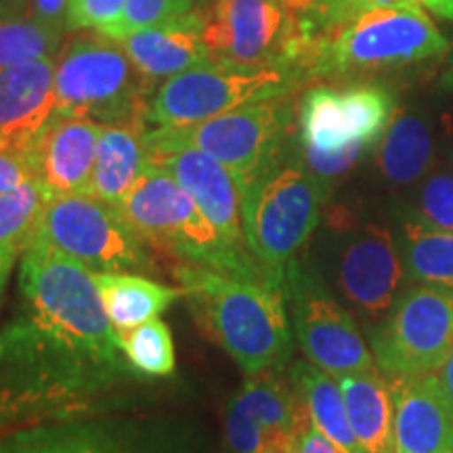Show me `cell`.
Instances as JSON below:
<instances>
[{
	"label": "cell",
	"mask_w": 453,
	"mask_h": 453,
	"mask_svg": "<svg viewBox=\"0 0 453 453\" xmlns=\"http://www.w3.org/2000/svg\"><path fill=\"white\" fill-rule=\"evenodd\" d=\"M294 453H342L321 430H317L311 422V426L300 434L296 451Z\"/></svg>",
	"instance_id": "37"
},
{
	"label": "cell",
	"mask_w": 453,
	"mask_h": 453,
	"mask_svg": "<svg viewBox=\"0 0 453 453\" xmlns=\"http://www.w3.org/2000/svg\"><path fill=\"white\" fill-rule=\"evenodd\" d=\"M441 453H453V447H451V449H445V451H441Z\"/></svg>",
	"instance_id": "45"
},
{
	"label": "cell",
	"mask_w": 453,
	"mask_h": 453,
	"mask_svg": "<svg viewBox=\"0 0 453 453\" xmlns=\"http://www.w3.org/2000/svg\"><path fill=\"white\" fill-rule=\"evenodd\" d=\"M395 401V453L453 447V403L433 373L388 376Z\"/></svg>",
	"instance_id": "18"
},
{
	"label": "cell",
	"mask_w": 453,
	"mask_h": 453,
	"mask_svg": "<svg viewBox=\"0 0 453 453\" xmlns=\"http://www.w3.org/2000/svg\"><path fill=\"white\" fill-rule=\"evenodd\" d=\"M407 3H420V0H313V4L300 19L303 21L304 38H307V47L317 38L326 36V34L353 21L361 13Z\"/></svg>",
	"instance_id": "31"
},
{
	"label": "cell",
	"mask_w": 453,
	"mask_h": 453,
	"mask_svg": "<svg viewBox=\"0 0 453 453\" xmlns=\"http://www.w3.org/2000/svg\"><path fill=\"white\" fill-rule=\"evenodd\" d=\"M55 110V57L0 72V147L27 150Z\"/></svg>",
	"instance_id": "19"
},
{
	"label": "cell",
	"mask_w": 453,
	"mask_h": 453,
	"mask_svg": "<svg viewBox=\"0 0 453 453\" xmlns=\"http://www.w3.org/2000/svg\"><path fill=\"white\" fill-rule=\"evenodd\" d=\"M211 4H212V0H197V7L203 9V11L211 9Z\"/></svg>",
	"instance_id": "44"
},
{
	"label": "cell",
	"mask_w": 453,
	"mask_h": 453,
	"mask_svg": "<svg viewBox=\"0 0 453 453\" xmlns=\"http://www.w3.org/2000/svg\"><path fill=\"white\" fill-rule=\"evenodd\" d=\"M124 355L133 370L143 378H168L174 373V342L170 327L160 317L133 330L118 332Z\"/></svg>",
	"instance_id": "30"
},
{
	"label": "cell",
	"mask_w": 453,
	"mask_h": 453,
	"mask_svg": "<svg viewBox=\"0 0 453 453\" xmlns=\"http://www.w3.org/2000/svg\"><path fill=\"white\" fill-rule=\"evenodd\" d=\"M27 180H34L30 151L19 147H0V194L13 191Z\"/></svg>",
	"instance_id": "35"
},
{
	"label": "cell",
	"mask_w": 453,
	"mask_h": 453,
	"mask_svg": "<svg viewBox=\"0 0 453 453\" xmlns=\"http://www.w3.org/2000/svg\"><path fill=\"white\" fill-rule=\"evenodd\" d=\"M147 150L150 162L166 170L194 197L197 208L231 250L243 258H257L243 231V191L225 164L197 147L147 145Z\"/></svg>",
	"instance_id": "15"
},
{
	"label": "cell",
	"mask_w": 453,
	"mask_h": 453,
	"mask_svg": "<svg viewBox=\"0 0 453 453\" xmlns=\"http://www.w3.org/2000/svg\"><path fill=\"white\" fill-rule=\"evenodd\" d=\"M67 4L70 0H30V15L42 24L64 30Z\"/></svg>",
	"instance_id": "36"
},
{
	"label": "cell",
	"mask_w": 453,
	"mask_h": 453,
	"mask_svg": "<svg viewBox=\"0 0 453 453\" xmlns=\"http://www.w3.org/2000/svg\"><path fill=\"white\" fill-rule=\"evenodd\" d=\"M0 453H145L128 430L111 422L67 418L11 428Z\"/></svg>",
	"instance_id": "21"
},
{
	"label": "cell",
	"mask_w": 453,
	"mask_h": 453,
	"mask_svg": "<svg viewBox=\"0 0 453 453\" xmlns=\"http://www.w3.org/2000/svg\"><path fill=\"white\" fill-rule=\"evenodd\" d=\"M393 111V95L378 84L311 88L298 107V139L307 168L319 179L347 173L384 137Z\"/></svg>",
	"instance_id": "6"
},
{
	"label": "cell",
	"mask_w": 453,
	"mask_h": 453,
	"mask_svg": "<svg viewBox=\"0 0 453 453\" xmlns=\"http://www.w3.org/2000/svg\"><path fill=\"white\" fill-rule=\"evenodd\" d=\"M174 280L197 326L242 372L281 370L290 359L286 277H240L180 263Z\"/></svg>",
	"instance_id": "2"
},
{
	"label": "cell",
	"mask_w": 453,
	"mask_h": 453,
	"mask_svg": "<svg viewBox=\"0 0 453 453\" xmlns=\"http://www.w3.org/2000/svg\"><path fill=\"white\" fill-rule=\"evenodd\" d=\"M150 84L120 42L99 32L82 34L55 64V111L104 127L147 128Z\"/></svg>",
	"instance_id": "5"
},
{
	"label": "cell",
	"mask_w": 453,
	"mask_h": 453,
	"mask_svg": "<svg viewBox=\"0 0 453 453\" xmlns=\"http://www.w3.org/2000/svg\"><path fill=\"white\" fill-rule=\"evenodd\" d=\"M105 313L116 332L133 330L160 317L183 298L180 288L166 286L139 273H93Z\"/></svg>",
	"instance_id": "24"
},
{
	"label": "cell",
	"mask_w": 453,
	"mask_h": 453,
	"mask_svg": "<svg viewBox=\"0 0 453 453\" xmlns=\"http://www.w3.org/2000/svg\"><path fill=\"white\" fill-rule=\"evenodd\" d=\"M61 32L24 13L0 17V72L24 61L55 57Z\"/></svg>",
	"instance_id": "28"
},
{
	"label": "cell",
	"mask_w": 453,
	"mask_h": 453,
	"mask_svg": "<svg viewBox=\"0 0 453 453\" xmlns=\"http://www.w3.org/2000/svg\"><path fill=\"white\" fill-rule=\"evenodd\" d=\"M286 4H290L292 9H296L300 15H304L309 11L311 4H313V0H283Z\"/></svg>",
	"instance_id": "43"
},
{
	"label": "cell",
	"mask_w": 453,
	"mask_h": 453,
	"mask_svg": "<svg viewBox=\"0 0 453 453\" xmlns=\"http://www.w3.org/2000/svg\"><path fill=\"white\" fill-rule=\"evenodd\" d=\"M405 267L387 226L367 225L347 243L338 263V286L365 315H387L399 296Z\"/></svg>",
	"instance_id": "17"
},
{
	"label": "cell",
	"mask_w": 453,
	"mask_h": 453,
	"mask_svg": "<svg viewBox=\"0 0 453 453\" xmlns=\"http://www.w3.org/2000/svg\"><path fill=\"white\" fill-rule=\"evenodd\" d=\"M30 9V0H0V17L26 13Z\"/></svg>",
	"instance_id": "41"
},
{
	"label": "cell",
	"mask_w": 453,
	"mask_h": 453,
	"mask_svg": "<svg viewBox=\"0 0 453 453\" xmlns=\"http://www.w3.org/2000/svg\"><path fill=\"white\" fill-rule=\"evenodd\" d=\"M127 0H70L65 30H95L105 34L120 19Z\"/></svg>",
	"instance_id": "34"
},
{
	"label": "cell",
	"mask_w": 453,
	"mask_h": 453,
	"mask_svg": "<svg viewBox=\"0 0 453 453\" xmlns=\"http://www.w3.org/2000/svg\"><path fill=\"white\" fill-rule=\"evenodd\" d=\"M433 376L437 378V382L441 384V388L445 390V395L449 396L453 403V350L447 355V359L441 364L437 370L433 372Z\"/></svg>",
	"instance_id": "38"
},
{
	"label": "cell",
	"mask_w": 453,
	"mask_h": 453,
	"mask_svg": "<svg viewBox=\"0 0 453 453\" xmlns=\"http://www.w3.org/2000/svg\"><path fill=\"white\" fill-rule=\"evenodd\" d=\"M403 257L405 273L413 281L430 283L453 290V234L424 225L416 217L401 223V240L396 243Z\"/></svg>",
	"instance_id": "26"
},
{
	"label": "cell",
	"mask_w": 453,
	"mask_h": 453,
	"mask_svg": "<svg viewBox=\"0 0 453 453\" xmlns=\"http://www.w3.org/2000/svg\"><path fill=\"white\" fill-rule=\"evenodd\" d=\"M424 7H428L434 13L453 21V0H420Z\"/></svg>",
	"instance_id": "40"
},
{
	"label": "cell",
	"mask_w": 453,
	"mask_h": 453,
	"mask_svg": "<svg viewBox=\"0 0 453 453\" xmlns=\"http://www.w3.org/2000/svg\"><path fill=\"white\" fill-rule=\"evenodd\" d=\"M303 15L283 0H212L203 24V42L219 64L275 67L298 82L307 50Z\"/></svg>",
	"instance_id": "10"
},
{
	"label": "cell",
	"mask_w": 453,
	"mask_h": 453,
	"mask_svg": "<svg viewBox=\"0 0 453 453\" xmlns=\"http://www.w3.org/2000/svg\"><path fill=\"white\" fill-rule=\"evenodd\" d=\"M296 84L290 72L275 67H235L212 61L168 78L151 95L145 120L156 128L187 127L235 107L281 99Z\"/></svg>",
	"instance_id": "11"
},
{
	"label": "cell",
	"mask_w": 453,
	"mask_h": 453,
	"mask_svg": "<svg viewBox=\"0 0 453 453\" xmlns=\"http://www.w3.org/2000/svg\"><path fill=\"white\" fill-rule=\"evenodd\" d=\"M47 194L36 179L0 194V252H24L47 206Z\"/></svg>",
	"instance_id": "29"
},
{
	"label": "cell",
	"mask_w": 453,
	"mask_h": 453,
	"mask_svg": "<svg viewBox=\"0 0 453 453\" xmlns=\"http://www.w3.org/2000/svg\"><path fill=\"white\" fill-rule=\"evenodd\" d=\"M206 13L208 11L197 9L168 24L128 34L118 42L145 78H150L151 82L162 78L168 81L177 73L214 61L203 42Z\"/></svg>",
	"instance_id": "20"
},
{
	"label": "cell",
	"mask_w": 453,
	"mask_h": 453,
	"mask_svg": "<svg viewBox=\"0 0 453 453\" xmlns=\"http://www.w3.org/2000/svg\"><path fill=\"white\" fill-rule=\"evenodd\" d=\"M324 183L307 168L277 164L243 189V231L254 257L286 277L300 248L319 223Z\"/></svg>",
	"instance_id": "7"
},
{
	"label": "cell",
	"mask_w": 453,
	"mask_h": 453,
	"mask_svg": "<svg viewBox=\"0 0 453 453\" xmlns=\"http://www.w3.org/2000/svg\"><path fill=\"white\" fill-rule=\"evenodd\" d=\"M449 42L418 3L372 9L307 47L300 78L380 72L439 59Z\"/></svg>",
	"instance_id": "3"
},
{
	"label": "cell",
	"mask_w": 453,
	"mask_h": 453,
	"mask_svg": "<svg viewBox=\"0 0 453 453\" xmlns=\"http://www.w3.org/2000/svg\"><path fill=\"white\" fill-rule=\"evenodd\" d=\"M349 420L364 453H395V401L390 380L367 370L338 376Z\"/></svg>",
	"instance_id": "22"
},
{
	"label": "cell",
	"mask_w": 453,
	"mask_h": 453,
	"mask_svg": "<svg viewBox=\"0 0 453 453\" xmlns=\"http://www.w3.org/2000/svg\"><path fill=\"white\" fill-rule=\"evenodd\" d=\"M433 157V139L420 118H395L384 133V141L378 154L382 174L393 183H411L420 179Z\"/></svg>",
	"instance_id": "27"
},
{
	"label": "cell",
	"mask_w": 453,
	"mask_h": 453,
	"mask_svg": "<svg viewBox=\"0 0 453 453\" xmlns=\"http://www.w3.org/2000/svg\"><path fill=\"white\" fill-rule=\"evenodd\" d=\"M104 124L55 111L27 147L34 179L50 197L90 194ZM93 196V194H90Z\"/></svg>",
	"instance_id": "16"
},
{
	"label": "cell",
	"mask_w": 453,
	"mask_h": 453,
	"mask_svg": "<svg viewBox=\"0 0 453 453\" xmlns=\"http://www.w3.org/2000/svg\"><path fill=\"white\" fill-rule=\"evenodd\" d=\"M309 426L303 396L277 370L248 373L226 405L229 453H294Z\"/></svg>",
	"instance_id": "14"
},
{
	"label": "cell",
	"mask_w": 453,
	"mask_h": 453,
	"mask_svg": "<svg viewBox=\"0 0 453 453\" xmlns=\"http://www.w3.org/2000/svg\"><path fill=\"white\" fill-rule=\"evenodd\" d=\"M413 217L424 225L453 234V174H433L422 185Z\"/></svg>",
	"instance_id": "33"
},
{
	"label": "cell",
	"mask_w": 453,
	"mask_h": 453,
	"mask_svg": "<svg viewBox=\"0 0 453 453\" xmlns=\"http://www.w3.org/2000/svg\"><path fill=\"white\" fill-rule=\"evenodd\" d=\"M441 87L447 90H453V50L449 57V64H447V70L443 72V78H441Z\"/></svg>",
	"instance_id": "42"
},
{
	"label": "cell",
	"mask_w": 453,
	"mask_h": 453,
	"mask_svg": "<svg viewBox=\"0 0 453 453\" xmlns=\"http://www.w3.org/2000/svg\"><path fill=\"white\" fill-rule=\"evenodd\" d=\"M197 9H200L197 0H127L118 24L110 27L104 36L120 41L128 34L168 24V21L194 13Z\"/></svg>",
	"instance_id": "32"
},
{
	"label": "cell",
	"mask_w": 453,
	"mask_h": 453,
	"mask_svg": "<svg viewBox=\"0 0 453 453\" xmlns=\"http://www.w3.org/2000/svg\"><path fill=\"white\" fill-rule=\"evenodd\" d=\"M118 211L147 246L183 263L240 277H283L257 258H243L220 240L211 220L166 170L147 164Z\"/></svg>",
	"instance_id": "4"
},
{
	"label": "cell",
	"mask_w": 453,
	"mask_h": 453,
	"mask_svg": "<svg viewBox=\"0 0 453 453\" xmlns=\"http://www.w3.org/2000/svg\"><path fill=\"white\" fill-rule=\"evenodd\" d=\"M290 122L292 107L280 99H267L197 124L145 130V143L197 147L225 164L243 191L280 164Z\"/></svg>",
	"instance_id": "9"
},
{
	"label": "cell",
	"mask_w": 453,
	"mask_h": 453,
	"mask_svg": "<svg viewBox=\"0 0 453 453\" xmlns=\"http://www.w3.org/2000/svg\"><path fill=\"white\" fill-rule=\"evenodd\" d=\"M137 376L93 271L30 240L21 252L15 313L0 330V428L82 418Z\"/></svg>",
	"instance_id": "1"
},
{
	"label": "cell",
	"mask_w": 453,
	"mask_h": 453,
	"mask_svg": "<svg viewBox=\"0 0 453 453\" xmlns=\"http://www.w3.org/2000/svg\"><path fill=\"white\" fill-rule=\"evenodd\" d=\"M32 240L64 252L93 273H156L150 246L116 206L97 196L76 194L47 200Z\"/></svg>",
	"instance_id": "8"
},
{
	"label": "cell",
	"mask_w": 453,
	"mask_h": 453,
	"mask_svg": "<svg viewBox=\"0 0 453 453\" xmlns=\"http://www.w3.org/2000/svg\"><path fill=\"white\" fill-rule=\"evenodd\" d=\"M453 350V290L420 283L399 294L372 334V353L384 376L433 373Z\"/></svg>",
	"instance_id": "12"
},
{
	"label": "cell",
	"mask_w": 453,
	"mask_h": 453,
	"mask_svg": "<svg viewBox=\"0 0 453 453\" xmlns=\"http://www.w3.org/2000/svg\"><path fill=\"white\" fill-rule=\"evenodd\" d=\"M290 382L303 396L317 430H321L342 453H364L350 426L347 403L336 376L319 370L311 361H298L290 372Z\"/></svg>",
	"instance_id": "25"
},
{
	"label": "cell",
	"mask_w": 453,
	"mask_h": 453,
	"mask_svg": "<svg viewBox=\"0 0 453 453\" xmlns=\"http://www.w3.org/2000/svg\"><path fill=\"white\" fill-rule=\"evenodd\" d=\"M143 127H104L99 134L90 194L120 206L150 164Z\"/></svg>",
	"instance_id": "23"
},
{
	"label": "cell",
	"mask_w": 453,
	"mask_h": 453,
	"mask_svg": "<svg viewBox=\"0 0 453 453\" xmlns=\"http://www.w3.org/2000/svg\"><path fill=\"white\" fill-rule=\"evenodd\" d=\"M17 257H21V254L19 252H0V300H3L4 290H7L11 271H13Z\"/></svg>",
	"instance_id": "39"
},
{
	"label": "cell",
	"mask_w": 453,
	"mask_h": 453,
	"mask_svg": "<svg viewBox=\"0 0 453 453\" xmlns=\"http://www.w3.org/2000/svg\"><path fill=\"white\" fill-rule=\"evenodd\" d=\"M286 294L296 340L311 364L336 378L376 370L373 353L367 349L353 317L340 307L315 275L294 260L286 269Z\"/></svg>",
	"instance_id": "13"
}]
</instances>
